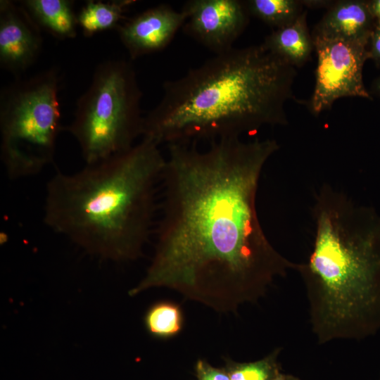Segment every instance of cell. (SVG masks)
I'll list each match as a JSON object with an SVG mask.
<instances>
[{"mask_svg": "<svg viewBox=\"0 0 380 380\" xmlns=\"http://www.w3.org/2000/svg\"><path fill=\"white\" fill-rule=\"evenodd\" d=\"M372 88L373 91L380 97V77L374 81Z\"/></svg>", "mask_w": 380, "mask_h": 380, "instance_id": "obj_22", "label": "cell"}, {"mask_svg": "<svg viewBox=\"0 0 380 380\" xmlns=\"http://www.w3.org/2000/svg\"><path fill=\"white\" fill-rule=\"evenodd\" d=\"M278 348L262 359L251 362H236L225 360V367L231 380H276L281 374L277 357Z\"/></svg>", "mask_w": 380, "mask_h": 380, "instance_id": "obj_17", "label": "cell"}, {"mask_svg": "<svg viewBox=\"0 0 380 380\" xmlns=\"http://www.w3.org/2000/svg\"><path fill=\"white\" fill-rule=\"evenodd\" d=\"M317 56L315 86L308 102L310 113L317 116L343 97L372 100L363 81V67L369 59V43L312 37Z\"/></svg>", "mask_w": 380, "mask_h": 380, "instance_id": "obj_7", "label": "cell"}, {"mask_svg": "<svg viewBox=\"0 0 380 380\" xmlns=\"http://www.w3.org/2000/svg\"><path fill=\"white\" fill-rule=\"evenodd\" d=\"M369 59L380 67V24L376 23L369 39Z\"/></svg>", "mask_w": 380, "mask_h": 380, "instance_id": "obj_19", "label": "cell"}, {"mask_svg": "<svg viewBox=\"0 0 380 380\" xmlns=\"http://www.w3.org/2000/svg\"><path fill=\"white\" fill-rule=\"evenodd\" d=\"M135 2L134 0L88 1L77 15L78 25L86 37L115 28Z\"/></svg>", "mask_w": 380, "mask_h": 380, "instance_id": "obj_14", "label": "cell"}, {"mask_svg": "<svg viewBox=\"0 0 380 380\" xmlns=\"http://www.w3.org/2000/svg\"><path fill=\"white\" fill-rule=\"evenodd\" d=\"M195 372L197 380H231L224 367H214L204 360L196 362Z\"/></svg>", "mask_w": 380, "mask_h": 380, "instance_id": "obj_18", "label": "cell"}, {"mask_svg": "<svg viewBox=\"0 0 380 380\" xmlns=\"http://www.w3.org/2000/svg\"><path fill=\"white\" fill-rule=\"evenodd\" d=\"M312 215V249L296 271L317 343L375 335L380 330V214L324 184Z\"/></svg>", "mask_w": 380, "mask_h": 380, "instance_id": "obj_4", "label": "cell"}, {"mask_svg": "<svg viewBox=\"0 0 380 380\" xmlns=\"http://www.w3.org/2000/svg\"><path fill=\"white\" fill-rule=\"evenodd\" d=\"M262 44L290 65L303 66L310 59L315 49L307 24V11H303L290 25L272 31Z\"/></svg>", "mask_w": 380, "mask_h": 380, "instance_id": "obj_12", "label": "cell"}, {"mask_svg": "<svg viewBox=\"0 0 380 380\" xmlns=\"http://www.w3.org/2000/svg\"><path fill=\"white\" fill-rule=\"evenodd\" d=\"M144 322L151 336L167 339L177 336L182 331L184 317L179 305L162 300L148 308L144 315Z\"/></svg>", "mask_w": 380, "mask_h": 380, "instance_id": "obj_15", "label": "cell"}, {"mask_svg": "<svg viewBox=\"0 0 380 380\" xmlns=\"http://www.w3.org/2000/svg\"><path fill=\"white\" fill-rule=\"evenodd\" d=\"M380 380V379H379Z\"/></svg>", "mask_w": 380, "mask_h": 380, "instance_id": "obj_24", "label": "cell"}, {"mask_svg": "<svg viewBox=\"0 0 380 380\" xmlns=\"http://www.w3.org/2000/svg\"><path fill=\"white\" fill-rule=\"evenodd\" d=\"M367 4L376 23L380 24V0L367 1Z\"/></svg>", "mask_w": 380, "mask_h": 380, "instance_id": "obj_21", "label": "cell"}, {"mask_svg": "<svg viewBox=\"0 0 380 380\" xmlns=\"http://www.w3.org/2000/svg\"><path fill=\"white\" fill-rule=\"evenodd\" d=\"M300 1L303 6L308 8H327V10L335 3V1L329 0H301Z\"/></svg>", "mask_w": 380, "mask_h": 380, "instance_id": "obj_20", "label": "cell"}, {"mask_svg": "<svg viewBox=\"0 0 380 380\" xmlns=\"http://www.w3.org/2000/svg\"><path fill=\"white\" fill-rule=\"evenodd\" d=\"M296 75L262 44L215 54L164 82L160 101L144 116L141 138L159 146L197 144L286 125Z\"/></svg>", "mask_w": 380, "mask_h": 380, "instance_id": "obj_2", "label": "cell"}, {"mask_svg": "<svg viewBox=\"0 0 380 380\" xmlns=\"http://www.w3.org/2000/svg\"><path fill=\"white\" fill-rule=\"evenodd\" d=\"M43 39L40 27L20 4L0 1V64L13 72H20L37 58Z\"/></svg>", "mask_w": 380, "mask_h": 380, "instance_id": "obj_9", "label": "cell"}, {"mask_svg": "<svg viewBox=\"0 0 380 380\" xmlns=\"http://www.w3.org/2000/svg\"><path fill=\"white\" fill-rule=\"evenodd\" d=\"M187 18L167 4L149 8L116 28L131 59L160 51L172 41Z\"/></svg>", "mask_w": 380, "mask_h": 380, "instance_id": "obj_10", "label": "cell"}, {"mask_svg": "<svg viewBox=\"0 0 380 380\" xmlns=\"http://www.w3.org/2000/svg\"><path fill=\"white\" fill-rule=\"evenodd\" d=\"M165 161L158 144L141 138L75 172H56L46 185L44 222L89 254L137 259L155 231Z\"/></svg>", "mask_w": 380, "mask_h": 380, "instance_id": "obj_3", "label": "cell"}, {"mask_svg": "<svg viewBox=\"0 0 380 380\" xmlns=\"http://www.w3.org/2000/svg\"><path fill=\"white\" fill-rule=\"evenodd\" d=\"M182 10L187 15L184 32L215 54L232 49L249 22L245 1L190 0Z\"/></svg>", "mask_w": 380, "mask_h": 380, "instance_id": "obj_8", "label": "cell"}, {"mask_svg": "<svg viewBox=\"0 0 380 380\" xmlns=\"http://www.w3.org/2000/svg\"><path fill=\"white\" fill-rule=\"evenodd\" d=\"M276 380H300L298 378L292 375L281 374V375Z\"/></svg>", "mask_w": 380, "mask_h": 380, "instance_id": "obj_23", "label": "cell"}, {"mask_svg": "<svg viewBox=\"0 0 380 380\" xmlns=\"http://www.w3.org/2000/svg\"><path fill=\"white\" fill-rule=\"evenodd\" d=\"M59 87L58 71L52 68L1 92V158L9 179L34 176L53 162L62 128Z\"/></svg>", "mask_w": 380, "mask_h": 380, "instance_id": "obj_6", "label": "cell"}, {"mask_svg": "<svg viewBox=\"0 0 380 380\" xmlns=\"http://www.w3.org/2000/svg\"><path fill=\"white\" fill-rule=\"evenodd\" d=\"M154 254L130 296L165 287L219 312L255 303L298 263L269 241L256 198L274 139L167 145Z\"/></svg>", "mask_w": 380, "mask_h": 380, "instance_id": "obj_1", "label": "cell"}, {"mask_svg": "<svg viewBox=\"0 0 380 380\" xmlns=\"http://www.w3.org/2000/svg\"><path fill=\"white\" fill-rule=\"evenodd\" d=\"M250 15L279 29L294 22L303 13L300 0L245 1Z\"/></svg>", "mask_w": 380, "mask_h": 380, "instance_id": "obj_16", "label": "cell"}, {"mask_svg": "<svg viewBox=\"0 0 380 380\" xmlns=\"http://www.w3.org/2000/svg\"><path fill=\"white\" fill-rule=\"evenodd\" d=\"M40 27L54 37L71 39L77 34V15L69 0H24L20 3Z\"/></svg>", "mask_w": 380, "mask_h": 380, "instance_id": "obj_13", "label": "cell"}, {"mask_svg": "<svg viewBox=\"0 0 380 380\" xmlns=\"http://www.w3.org/2000/svg\"><path fill=\"white\" fill-rule=\"evenodd\" d=\"M141 97L129 62L110 59L96 67L66 128L77 141L86 164L105 160L136 144L142 135Z\"/></svg>", "mask_w": 380, "mask_h": 380, "instance_id": "obj_5", "label": "cell"}, {"mask_svg": "<svg viewBox=\"0 0 380 380\" xmlns=\"http://www.w3.org/2000/svg\"><path fill=\"white\" fill-rule=\"evenodd\" d=\"M375 25L367 1H335L314 27L312 37L369 43Z\"/></svg>", "mask_w": 380, "mask_h": 380, "instance_id": "obj_11", "label": "cell"}]
</instances>
